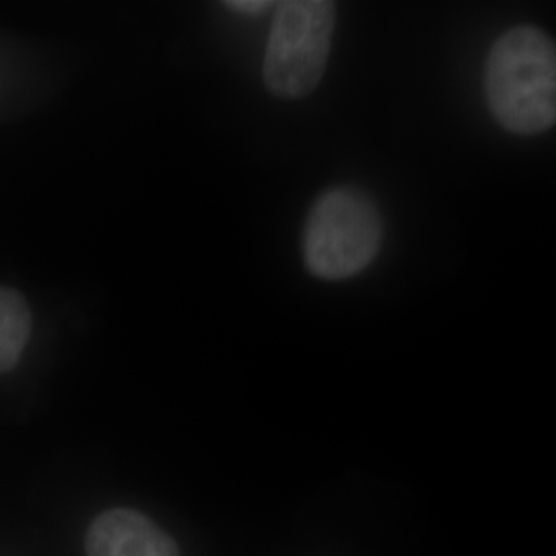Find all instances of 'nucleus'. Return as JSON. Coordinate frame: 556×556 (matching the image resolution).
<instances>
[{
	"label": "nucleus",
	"mask_w": 556,
	"mask_h": 556,
	"mask_svg": "<svg viewBox=\"0 0 556 556\" xmlns=\"http://www.w3.org/2000/svg\"><path fill=\"white\" fill-rule=\"evenodd\" d=\"M337 25L328 0L280 2L264 56V83L280 100L309 96L324 77Z\"/></svg>",
	"instance_id": "7ed1b4c3"
},
{
	"label": "nucleus",
	"mask_w": 556,
	"mask_h": 556,
	"mask_svg": "<svg viewBox=\"0 0 556 556\" xmlns=\"http://www.w3.org/2000/svg\"><path fill=\"white\" fill-rule=\"evenodd\" d=\"M225 7L243 15H258L275 4L268 0H231V2H225Z\"/></svg>",
	"instance_id": "423d86ee"
},
{
	"label": "nucleus",
	"mask_w": 556,
	"mask_h": 556,
	"mask_svg": "<svg viewBox=\"0 0 556 556\" xmlns=\"http://www.w3.org/2000/svg\"><path fill=\"white\" fill-rule=\"evenodd\" d=\"M486 100L503 128L540 135L556 119V48L542 29L519 25L503 34L486 60Z\"/></svg>",
	"instance_id": "f257e3e1"
},
{
	"label": "nucleus",
	"mask_w": 556,
	"mask_h": 556,
	"mask_svg": "<svg viewBox=\"0 0 556 556\" xmlns=\"http://www.w3.org/2000/svg\"><path fill=\"white\" fill-rule=\"evenodd\" d=\"M31 332V312L17 291L0 287V374L17 365Z\"/></svg>",
	"instance_id": "39448f33"
},
{
	"label": "nucleus",
	"mask_w": 556,
	"mask_h": 556,
	"mask_svg": "<svg viewBox=\"0 0 556 556\" xmlns=\"http://www.w3.org/2000/svg\"><path fill=\"white\" fill-rule=\"evenodd\" d=\"M87 556H179L178 544L155 521L135 509H108L85 538Z\"/></svg>",
	"instance_id": "20e7f679"
},
{
	"label": "nucleus",
	"mask_w": 556,
	"mask_h": 556,
	"mask_svg": "<svg viewBox=\"0 0 556 556\" xmlns=\"http://www.w3.org/2000/svg\"><path fill=\"white\" fill-rule=\"evenodd\" d=\"M381 239L376 200L358 188H332L316 200L305 223V266L324 280L355 277L376 260Z\"/></svg>",
	"instance_id": "f03ea898"
}]
</instances>
